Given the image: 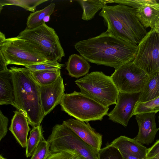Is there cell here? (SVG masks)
<instances>
[{"label":"cell","instance_id":"obj_1","mask_svg":"<svg viewBox=\"0 0 159 159\" xmlns=\"http://www.w3.org/2000/svg\"><path fill=\"white\" fill-rule=\"evenodd\" d=\"M75 48L88 62L116 70L134 60L138 45L106 31L97 36L79 41Z\"/></svg>","mask_w":159,"mask_h":159},{"label":"cell","instance_id":"obj_2","mask_svg":"<svg viewBox=\"0 0 159 159\" xmlns=\"http://www.w3.org/2000/svg\"><path fill=\"white\" fill-rule=\"evenodd\" d=\"M14 91L13 106L22 112L32 127L40 125L44 117L41 107L39 85L26 67L9 69Z\"/></svg>","mask_w":159,"mask_h":159},{"label":"cell","instance_id":"obj_3","mask_svg":"<svg viewBox=\"0 0 159 159\" xmlns=\"http://www.w3.org/2000/svg\"><path fill=\"white\" fill-rule=\"evenodd\" d=\"M136 9L119 4L106 6L99 16L104 19L107 31L116 37L138 45L148 32L136 14Z\"/></svg>","mask_w":159,"mask_h":159},{"label":"cell","instance_id":"obj_4","mask_svg":"<svg viewBox=\"0 0 159 159\" xmlns=\"http://www.w3.org/2000/svg\"><path fill=\"white\" fill-rule=\"evenodd\" d=\"M18 36L33 46L48 61L59 62L65 55L55 30L45 23L35 28H26Z\"/></svg>","mask_w":159,"mask_h":159},{"label":"cell","instance_id":"obj_5","mask_svg":"<svg viewBox=\"0 0 159 159\" xmlns=\"http://www.w3.org/2000/svg\"><path fill=\"white\" fill-rule=\"evenodd\" d=\"M80 92L102 105L116 104L119 92L111 76L94 71L75 81Z\"/></svg>","mask_w":159,"mask_h":159},{"label":"cell","instance_id":"obj_6","mask_svg":"<svg viewBox=\"0 0 159 159\" xmlns=\"http://www.w3.org/2000/svg\"><path fill=\"white\" fill-rule=\"evenodd\" d=\"M62 110L76 120L89 122L102 120L109 109L81 92L64 94L60 103Z\"/></svg>","mask_w":159,"mask_h":159},{"label":"cell","instance_id":"obj_7","mask_svg":"<svg viewBox=\"0 0 159 159\" xmlns=\"http://www.w3.org/2000/svg\"><path fill=\"white\" fill-rule=\"evenodd\" d=\"M47 141L50 144V152L72 151L86 159H99L98 151L62 124H57L53 127Z\"/></svg>","mask_w":159,"mask_h":159},{"label":"cell","instance_id":"obj_8","mask_svg":"<svg viewBox=\"0 0 159 159\" xmlns=\"http://www.w3.org/2000/svg\"><path fill=\"white\" fill-rule=\"evenodd\" d=\"M0 53L7 65L14 64L26 66L48 61L33 46L18 36L6 38L0 33Z\"/></svg>","mask_w":159,"mask_h":159},{"label":"cell","instance_id":"obj_9","mask_svg":"<svg viewBox=\"0 0 159 159\" xmlns=\"http://www.w3.org/2000/svg\"><path fill=\"white\" fill-rule=\"evenodd\" d=\"M111 76L119 92L138 93L143 90L149 75L133 61L115 70Z\"/></svg>","mask_w":159,"mask_h":159},{"label":"cell","instance_id":"obj_10","mask_svg":"<svg viewBox=\"0 0 159 159\" xmlns=\"http://www.w3.org/2000/svg\"><path fill=\"white\" fill-rule=\"evenodd\" d=\"M133 61L149 75L159 70V34L153 29L138 45Z\"/></svg>","mask_w":159,"mask_h":159},{"label":"cell","instance_id":"obj_11","mask_svg":"<svg viewBox=\"0 0 159 159\" xmlns=\"http://www.w3.org/2000/svg\"><path fill=\"white\" fill-rule=\"evenodd\" d=\"M140 93L119 92L115 107L107 115L108 119L127 126L133 116L134 108L139 101Z\"/></svg>","mask_w":159,"mask_h":159},{"label":"cell","instance_id":"obj_12","mask_svg":"<svg viewBox=\"0 0 159 159\" xmlns=\"http://www.w3.org/2000/svg\"><path fill=\"white\" fill-rule=\"evenodd\" d=\"M39 86L41 107L45 117L61 102L65 94L63 79L60 75L52 84Z\"/></svg>","mask_w":159,"mask_h":159},{"label":"cell","instance_id":"obj_13","mask_svg":"<svg viewBox=\"0 0 159 159\" xmlns=\"http://www.w3.org/2000/svg\"><path fill=\"white\" fill-rule=\"evenodd\" d=\"M62 124L71 130L89 146L99 152L101 149L102 135L92 128L89 122L70 119L63 121Z\"/></svg>","mask_w":159,"mask_h":159},{"label":"cell","instance_id":"obj_14","mask_svg":"<svg viewBox=\"0 0 159 159\" xmlns=\"http://www.w3.org/2000/svg\"><path fill=\"white\" fill-rule=\"evenodd\" d=\"M135 119L139 126V131L134 139L142 144L152 143L159 130L155 122V113H148L136 115Z\"/></svg>","mask_w":159,"mask_h":159},{"label":"cell","instance_id":"obj_15","mask_svg":"<svg viewBox=\"0 0 159 159\" xmlns=\"http://www.w3.org/2000/svg\"><path fill=\"white\" fill-rule=\"evenodd\" d=\"M109 145L117 149L121 153L138 158H147L148 148L134 139L121 136Z\"/></svg>","mask_w":159,"mask_h":159},{"label":"cell","instance_id":"obj_16","mask_svg":"<svg viewBox=\"0 0 159 159\" xmlns=\"http://www.w3.org/2000/svg\"><path fill=\"white\" fill-rule=\"evenodd\" d=\"M14 112L9 129L21 146L23 148H26L28 134L30 130L29 124L22 112L18 110Z\"/></svg>","mask_w":159,"mask_h":159},{"label":"cell","instance_id":"obj_17","mask_svg":"<svg viewBox=\"0 0 159 159\" xmlns=\"http://www.w3.org/2000/svg\"><path fill=\"white\" fill-rule=\"evenodd\" d=\"M136 16L145 28L153 29L159 20V3L151 1L136 9Z\"/></svg>","mask_w":159,"mask_h":159},{"label":"cell","instance_id":"obj_18","mask_svg":"<svg viewBox=\"0 0 159 159\" xmlns=\"http://www.w3.org/2000/svg\"><path fill=\"white\" fill-rule=\"evenodd\" d=\"M14 102L13 84L9 69L0 71V104L13 106Z\"/></svg>","mask_w":159,"mask_h":159},{"label":"cell","instance_id":"obj_19","mask_svg":"<svg viewBox=\"0 0 159 159\" xmlns=\"http://www.w3.org/2000/svg\"><path fill=\"white\" fill-rule=\"evenodd\" d=\"M90 67L88 61L83 57L73 54L69 57L66 69L70 76L78 78L87 75Z\"/></svg>","mask_w":159,"mask_h":159},{"label":"cell","instance_id":"obj_20","mask_svg":"<svg viewBox=\"0 0 159 159\" xmlns=\"http://www.w3.org/2000/svg\"><path fill=\"white\" fill-rule=\"evenodd\" d=\"M159 97V70L149 75L139 101L147 102Z\"/></svg>","mask_w":159,"mask_h":159},{"label":"cell","instance_id":"obj_21","mask_svg":"<svg viewBox=\"0 0 159 159\" xmlns=\"http://www.w3.org/2000/svg\"><path fill=\"white\" fill-rule=\"evenodd\" d=\"M77 1L83 10L82 19L86 21L91 20L98 11L107 6V3L106 0H80Z\"/></svg>","mask_w":159,"mask_h":159},{"label":"cell","instance_id":"obj_22","mask_svg":"<svg viewBox=\"0 0 159 159\" xmlns=\"http://www.w3.org/2000/svg\"><path fill=\"white\" fill-rule=\"evenodd\" d=\"M55 6V3H51L43 9L31 13L27 18L26 28H35L44 23L43 18L45 16H50L53 13Z\"/></svg>","mask_w":159,"mask_h":159},{"label":"cell","instance_id":"obj_23","mask_svg":"<svg viewBox=\"0 0 159 159\" xmlns=\"http://www.w3.org/2000/svg\"><path fill=\"white\" fill-rule=\"evenodd\" d=\"M43 132L41 125L33 127L26 148L25 156L27 158L31 157L41 142L45 140Z\"/></svg>","mask_w":159,"mask_h":159},{"label":"cell","instance_id":"obj_24","mask_svg":"<svg viewBox=\"0 0 159 159\" xmlns=\"http://www.w3.org/2000/svg\"><path fill=\"white\" fill-rule=\"evenodd\" d=\"M36 82L40 86H45L55 82L61 75L60 69L31 71Z\"/></svg>","mask_w":159,"mask_h":159},{"label":"cell","instance_id":"obj_25","mask_svg":"<svg viewBox=\"0 0 159 159\" xmlns=\"http://www.w3.org/2000/svg\"><path fill=\"white\" fill-rule=\"evenodd\" d=\"M48 1L47 0H0V12L4 6L14 5L20 7L34 12L37 6Z\"/></svg>","mask_w":159,"mask_h":159},{"label":"cell","instance_id":"obj_26","mask_svg":"<svg viewBox=\"0 0 159 159\" xmlns=\"http://www.w3.org/2000/svg\"><path fill=\"white\" fill-rule=\"evenodd\" d=\"M159 111V97L144 102L138 101L134 110L133 116L148 113L155 114Z\"/></svg>","mask_w":159,"mask_h":159},{"label":"cell","instance_id":"obj_27","mask_svg":"<svg viewBox=\"0 0 159 159\" xmlns=\"http://www.w3.org/2000/svg\"><path fill=\"white\" fill-rule=\"evenodd\" d=\"M99 154V159H124L120 151L109 144L101 148Z\"/></svg>","mask_w":159,"mask_h":159},{"label":"cell","instance_id":"obj_28","mask_svg":"<svg viewBox=\"0 0 159 159\" xmlns=\"http://www.w3.org/2000/svg\"><path fill=\"white\" fill-rule=\"evenodd\" d=\"M63 65L57 61H47L32 65L26 66L30 71L51 70L60 69Z\"/></svg>","mask_w":159,"mask_h":159},{"label":"cell","instance_id":"obj_29","mask_svg":"<svg viewBox=\"0 0 159 159\" xmlns=\"http://www.w3.org/2000/svg\"><path fill=\"white\" fill-rule=\"evenodd\" d=\"M50 144L45 140L39 144L30 159H47L50 152Z\"/></svg>","mask_w":159,"mask_h":159},{"label":"cell","instance_id":"obj_30","mask_svg":"<svg viewBox=\"0 0 159 159\" xmlns=\"http://www.w3.org/2000/svg\"><path fill=\"white\" fill-rule=\"evenodd\" d=\"M47 159H86L76 152L72 151L50 152Z\"/></svg>","mask_w":159,"mask_h":159},{"label":"cell","instance_id":"obj_31","mask_svg":"<svg viewBox=\"0 0 159 159\" xmlns=\"http://www.w3.org/2000/svg\"><path fill=\"white\" fill-rule=\"evenodd\" d=\"M152 0H107L108 3H116L138 9L141 6L150 2Z\"/></svg>","mask_w":159,"mask_h":159},{"label":"cell","instance_id":"obj_32","mask_svg":"<svg viewBox=\"0 0 159 159\" xmlns=\"http://www.w3.org/2000/svg\"><path fill=\"white\" fill-rule=\"evenodd\" d=\"M9 120L8 118L4 116L0 111V141L7 134L8 131L7 127Z\"/></svg>","mask_w":159,"mask_h":159},{"label":"cell","instance_id":"obj_33","mask_svg":"<svg viewBox=\"0 0 159 159\" xmlns=\"http://www.w3.org/2000/svg\"><path fill=\"white\" fill-rule=\"evenodd\" d=\"M156 157L159 159V139L154 144L148 148L147 157Z\"/></svg>","mask_w":159,"mask_h":159},{"label":"cell","instance_id":"obj_34","mask_svg":"<svg viewBox=\"0 0 159 159\" xmlns=\"http://www.w3.org/2000/svg\"><path fill=\"white\" fill-rule=\"evenodd\" d=\"M121 153L124 159H148L147 158H138L134 157L127 155Z\"/></svg>","mask_w":159,"mask_h":159},{"label":"cell","instance_id":"obj_35","mask_svg":"<svg viewBox=\"0 0 159 159\" xmlns=\"http://www.w3.org/2000/svg\"><path fill=\"white\" fill-rule=\"evenodd\" d=\"M153 29L157 33L159 34V20L156 24Z\"/></svg>","mask_w":159,"mask_h":159},{"label":"cell","instance_id":"obj_36","mask_svg":"<svg viewBox=\"0 0 159 159\" xmlns=\"http://www.w3.org/2000/svg\"><path fill=\"white\" fill-rule=\"evenodd\" d=\"M50 16L47 15L45 16L43 18V21L44 23L47 22H48L50 19Z\"/></svg>","mask_w":159,"mask_h":159},{"label":"cell","instance_id":"obj_37","mask_svg":"<svg viewBox=\"0 0 159 159\" xmlns=\"http://www.w3.org/2000/svg\"><path fill=\"white\" fill-rule=\"evenodd\" d=\"M148 159H159L158 158L155 157H152L150 158H147Z\"/></svg>","mask_w":159,"mask_h":159},{"label":"cell","instance_id":"obj_38","mask_svg":"<svg viewBox=\"0 0 159 159\" xmlns=\"http://www.w3.org/2000/svg\"><path fill=\"white\" fill-rule=\"evenodd\" d=\"M0 159H6V158L4 157L1 155L0 156Z\"/></svg>","mask_w":159,"mask_h":159},{"label":"cell","instance_id":"obj_39","mask_svg":"<svg viewBox=\"0 0 159 159\" xmlns=\"http://www.w3.org/2000/svg\"><path fill=\"white\" fill-rule=\"evenodd\" d=\"M158 122L159 123V116H158Z\"/></svg>","mask_w":159,"mask_h":159}]
</instances>
